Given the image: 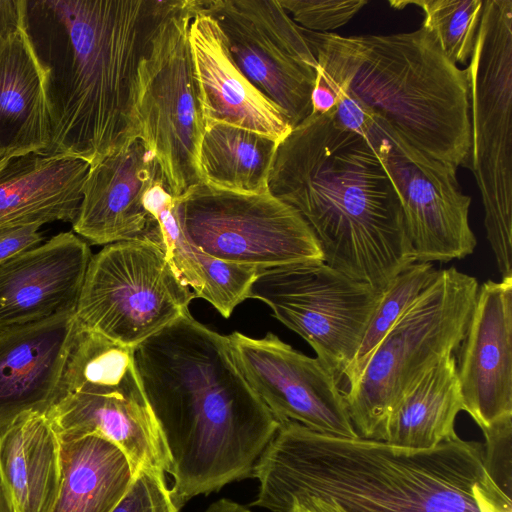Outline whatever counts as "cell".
I'll list each match as a JSON object with an SVG mask.
<instances>
[{
    "mask_svg": "<svg viewBox=\"0 0 512 512\" xmlns=\"http://www.w3.org/2000/svg\"><path fill=\"white\" fill-rule=\"evenodd\" d=\"M456 370L463 410L483 432L512 418V276L479 286Z\"/></svg>",
    "mask_w": 512,
    "mask_h": 512,
    "instance_id": "16",
    "label": "cell"
},
{
    "mask_svg": "<svg viewBox=\"0 0 512 512\" xmlns=\"http://www.w3.org/2000/svg\"><path fill=\"white\" fill-rule=\"evenodd\" d=\"M50 142L45 71L27 35L22 11L16 26L0 40V164L45 152Z\"/></svg>",
    "mask_w": 512,
    "mask_h": 512,
    "instance_id": "22",
    "label": "cell"
},
{
    "mask_svg": "<svg viewBox=\"0 0 512 512\" xmlns=\"http://www.w3.org/2000/svg\"><path fill=\"white\" fill-rule=\"evenodd\" d=\"M24 0H0V40L19 22Z\"/></svg>",
    "mask_w": 512,
    "mask_h": 512,
    "instance_id": "35",
    "label": "cell"
},
{
    "mask_svg": "<svg viewBox=\"0 0 512 512\" xmlns=\"http://www.w3.org/2000/svg\"><path fill=\"white\" fill-rule=\"evenodd\" d=\"M144 206L157 223L155 243L164 252L177 277L196 298L208 301L228 318L237 305L248 299L259 269L221 261L194 246L181 227L176 198L163 180L146 192Z\"/></svg>",
    "mask_w": 512,
    "mask_h": 512,
    "instance_id": "23",
    "label": "cell"
},
{
    "mask_svg": "<svg viewBox=\"0 0 512 512\" xmlns=\"http://www.w3.org/2000/svg\"><path fill=\"white\" fill-rule=\"evenodd\" d=\"M483 443L459 436L430 449L338 437L285 421L257 460L252 506L271 512H480Z\"/></svg>",
    "mask_w": 512,
    "mask_h": 512,
    "instance_id": "3",
    "label": "cell"
},
{
    "mask_svg": "<svg viewBox=\"0 0 512 512\" xmlns=\"http://www.w3.org/2000/svg\"><path fill=\"white\" fill-rule=\"evenodd\" d=\"M469 91L472 170L487 239L502 278L512 276V0H483Z\"/></svg>",
    "mask_w": 512,
    "mask_h": 512,
    "instance_id": "7",
    "label": "cell"
},
{
    "mask_svg": "<svg viewBox=\"0 0 512 512\" xmlns=\"http://www.w3.org/2000/svg\"><path fill=\"white\" fill-rule=\"evenodd\" d=\"M0 512H15L11 495L0 474Z\"/></svg>",
    "mask_w": 512,
    "mask_h": 512,
    "instance_id": "37",
    "label": "cell"
},
{
    "mask_svg": "<svg viewBox=\"0 0 512 512\" xmlns=\"http://www.w3.org/2000/svg\"><path fill=\"white\" fill-rule=\"evenodd\" d=\"M0 474L15 512H51L61 464L60 440L47 414H23L0 435Z\"/></svg>",
    "mask_w": 512,
    "mask_h": 512,
    "instance_id": "24",
    "label": "cell"
},
{
    "mask_svg": "<svg viewBox=\"0 0 512 512\" xmlns=\"http://www.w3.org/2000/svg\"><path fill=\"white\" fill-rule=\"evenodd\" d=\"M181 0H24L23 21L45 71V153L90 165L139 138L138 68Z\"/></svg>",
    "mask_w": 512,
    "mask_h": 512,
    "instance_id": "2",
    "label": "cell"
},
{
    "mask_svg": "<svg viewBox=\"0 0 512 512\" xmlns=\"http://www.w3.org/2000/svg\"><path fill=\"white\" fill-rule=\"evenodd\" d=\"M269 192L296 209L323 262L382 291L415 262L397 191L361 134L331 109L311 114L276 148Z\"/></svg>",
    "mask_w": 512,
    "mask_h": 512,
    "instance_id": "4",
    "label": "cell"
},
{
    "mask_svg": "<svg viewBox=\"0 0 512 512\" xmlns=\"http://www.w3.org/2000/svg\"><path fill=\"white\" fill-rule=\"evenodd\" d=\"M479 284L456 268L434 280L395 322L344 393L358 437L382 440L386 419L403 395L462 343Z\"/></svg>",
    "mask_w": 512,
    "mask_h": 512,
    "instance_id": "6",
    "label": "cell"
},
{
    "mask_svg": "<svg viewBox=\"0 0 512 512\" xmlns=\"http://www.w3.org/2000/svg\"><path fill=\"white\" fill-rule=\"evenodd\" d=\"M236 365L276 420L297 422L325 435L358 437L335 374L273 333L228 335Z\"/></svg>",
    "mask_w": 512,
    "mask_h": 512,
    "instance_id": "15",
    "label": "cell"
},
{
    "mask_svg": "<svg viewBox=\"0 0 512 512\" xmlns=\"http://www.w3.org/2000/svg\"><path fill=\"white\" fill-rule=\"evenodd\" d=\"M59 440L61 483L51 512H111L133 479L125 455L96 435Z\"/></svg>",
    "mask_w": 512,
    "mask_h": 512,
    "instance_id": "26",
    "label": "cell"
},
{
    "mask_svg": "<svg viewBox=\"0 0 512 512\" xmlns=\"http://www.w3.org/2000/svg\"><path fill=\"white\" fill-rule=\"evenodd\" d=\"M292 512H304V511H301V510L295 509V510H293Z\"/></svg>",
    "mask_w": 512,
    "mask_h": 512,
    "instance_id": "38",
    "label": "cell"
},
{
    "mask_svg": "<svg viewBox=\"0 0 512 512\" xmlns=\"http://www.w3.org/2000/svg\"><path fill=\"white\" fill-rule=\"evenodd\" d=\"M175 504L166 473L140 471L120 502L111 512H180Z\"/></svg>",
    "mask_w": 512,
    "mask_h": 512,
    "instance_id": "31",
    "label": "cell"
},
{
    "mask_svg": "<svg viewBox=\"0 0 512 512\" xmlns=\"http://www.w3.org/2000/svg\"><path fill=\"white\" fill-rule=\"evenodd\" d=\"M163 180L158 162L138 138L90 165L73 230L93 244L154 242L157 223L144 206L146 192Z\"/></svg>",
    "mask_w": 512,
    "mask_h": 512,
    "instance_id": "17",
    "label": "cell"
},
{
    "mask_svg": "<svg viewBox=\"0 0 512 512\" xmlns=\"http://www.w3.org/2000/svg\"><path fill=\"white\" fill-rule=\"evenodd\" d=\"M193 292L149 240L105 245L89 262L76 317L85 327L135 349L188 310Z\"/></svg>",
    "mask_w": 512,
    "mask_h": 512,
    "instance_id": "10",
    "label": "cell"
},
{
    "mask_svg": "<svg viewBox=\"0 0 512 512\" xmlns=\"http://www.w3.org/2000/svg\"><path fill=\"white\" fill-rule=\"evenodd\" d=\"M204 512H252L248 507L228 498L211 503Z\"/></svg>",
    "mask_w": 512,
    "mask_h": 512,
    "instance_id": "36",
    "label": "cell"
},
{
    "mask_svg": "<svg viewBox=\"0 0 512 512\" xmlns=\"http://www.w3.org/2000/svg\"><path fill=\"white\" fill-rule=\"evenodd\" d=\"M292 20L305 30L327 33L345 25L367 0H279Z\"/></svg>",
    "mask_w": 512,
    "mask_h": 512,
    "instance_id": "30",
    "label": "cell"
},
{
    "mask_svg": "<svg viewBox=\"0 0 512 512\" xmlns=\"http://www.w3.org/2000/svg\"><path fill=\"white\" fill-rule=\"evenodd\" d=\"M332 114L341 126L363 135L382 162L399 196L415 261L447 263L474 252L471 198L461 190L457 168L421 152L344 94Z\"/></svg>",
    "mask_w": 512,
    "mask_h": 512,
    "instance_id": "9",
    "label": "cell"
},
{
    "mask_svg": "<svg viewBox=\"0 0 512 512\" xmlns=\"http://www.w3.org/2000/svg\"><path fill=\"white\" fill-rule=\"evenodd\" d=\"M92 254L71 231L0 265V330L76 312Z\"/></svg>",
    "mask_w": 512,
    "mask_h": 512,
    "instance_id": "18",
    "label": "cell"
},
{
    "mask_svg": "<svg viewBox=\"0 0 512 512\" xmlns=\"http://www.w3.org/2000/svg\"><path fill=\"white\" fill-rule=\"evenodd\" d=\"M188 40L204 124L226 123L278 143L290 133L283 110L241 72L217 22L200 7L190 22Z\"/></svg>",
    "mask_w": 512,
    "mask_h": 512,
    "instance_id": "20",
    "label": "cell"
},
{
    "mask_svg": "<svg viewBox=\"0 0 512 512\" xmlns=\"http://www.w3.org/2000/svg\"><path fill=\"white\" fill-rule=\"evenodd\" d=\"M59 439L96 435L127 458L133 477L140 471L170 473L168 448L145 396L134 349L119 345L105 366L48 412Z\"/></svg>",
    "mask_w": 512,
    "mask_h": 512,
    "instance_id": "14",
    "label": "cell"
},
{
    "mask_svg": "<svg viewBox=\"0 0 512 512\" xmlns=\"http://www.w3.org/2000/svg\"><path fill=\"white\" fill-rule=\"evenodd\" d=\"M198 8L199 0H181L160 24L138 68L139 139L155 156L175 198L202 182L204 119L188 40Z\"/></svg>",
    "mask_w": 512,
    "mask_h": 512,
    "instance_id": "8",
    "label": "cell"
},
{
    "mask_svg": "<svg viewBox=\"0 0 512 512\" xmlns=\"http://www.w3.org/2000/svg\"><path fill=\"white\" fill-rule=\"evenodd\" d=\"M396 9L415 5L422 9L421 26L431 32L444 55L455 65H468L483 12V0L389 1Z\"/></svg>",
    "mask_w": 512,
    "mask_h": 512,
    "instance_id": "29",
    "label": "cell"
},
{
    "mask_svg": "<svg viewBox=\"0 0 512 512\" xmlns=\"http://www.w3.org/2000/svg\"><path fill=\"white\" fill-rule=\"evenodd\" d=\"M277 145L247 129L205 123L199 156L202 182L239 193H264Z\"/></svg>",
    "mask_w": 512,
    "mask_h": 512,
    "instance_id": "27",
    "label": "cell"
},
{
    "mask_svg": "<svg viewBox=\"0 0 512 512\" xmlns=\"http://www.w3.org/2000/svg\"><path fill=\"white\" fill-rule=\"evenodd\" d=\"M473 495L480 512H512V496L503 492L488 474L474 485Z\"/></svg>",
    "mask_w": 512,
    "mask_h": 512,
    "instance_id": "34",
    "label": "cell"
},
{
    "mask_svg": "<svg viewBox=\"0 0 512 512\" xmlns=\"http://www.w3.org/2000/svg\"><path fill=\"white\" fill-rule=\"evenodd\" d=\"M381 292L318 260L259 269L248 298L266 303L340 381Z\"/></svg>",
    "mask_w": 512,
    "mask_h": 512,
    "instance_id": "12",
    "label": "cell"
},
{
    "mask_svg": "<svg viewBox=\"0 0 512 512\" xmlns=\"http://www.w3.org/2000/svg\"><path fill=\"white\" fill-rule=\"evenodd\" d=\"M437 273L438 270L432 263L415 261L400 271L382 290L358 350L343 374L348 388L357 382L368 359L381 340L406 309L434 280Z\"/></svg>",
    "mask_w": 512,
    "mask_h": 512,
    "instance_id": "28",
    "label": "cell"
},
{
    "mask_svg": "<svg viewBox=\"0 0 512 512\" xmlns=\"http://www.w3.org/2000/svg\"><path fill=\"white\" fill-rule=\"evenodd\" d=\"M90 164L78 157L29 153L0 164V229L75 220Z\"/></svg>",
    "mask_w": 512,
    "mask_h": 512,
    "instance_id": "21",
    "label": "cell"
},
{
    "mask_svg": "<svg viewBox=\"0 0 512 512\" xmlns=\"http://www.w3.org/2000/svg\"><path fill=\"white\" fill-rule=\"evenodd\" d=\"M238 68L294 128L312 114L318 62L303 28L279 0H199Z\"/></svg>",
    "mask_w": 512,
    "mask_h": 512,
    "instance_id": "13",
    "label": "cell"
},
{
    "mask_svg": "<svg viewBox=\"0 0 512 512\" xmlns=\"http://www.w3.org/2000/svg\"><path fill=\"white\" fill-rule=\"evenodd\" d=\"M76 312L0 330V435L21 415L57 403Z\"/></svg>",
    "mask_w": 512,
    "mask_h": 512,
    "instance_id": "19",
    "label": "cell"
},
{
    "mask_svg": "<svg viewBox=\"0 0 512 512\" xmlns=\"http://www.w3.org/2000/svg\"><path fill=\"white\" fill-rule=\"evenodd\" d=\"M42 224L33 223L0 229V265L43 242Z\"/></svg>",
    "mask_w": 512,
    "mask_h": 512,
    "instance_id": "33",
    "label": "cell"
},
{
    "mask_svg": "<svg viewBox=\"0 0 512 512\" xmlns=\"http://www.w3.org/2000/svg\"><path fill=\"white\" fill-rule=\"evenodd\" d=\"M483 434L486 472L503 492L512 496V418Z\"/></svg>",
    "mask_w": 512,
    "mask_h": 512,
    "instance_id": "32",
    "label": "cell"
},
{
    "mask_svg": "<svg viewBox=\"0 0 512 512\" xmlns=\"http://www.w3.org/2000/svg\"><path fill=\"white\" fill-rule=\"evenodd\" d=\"M134 360L170 455L175 504L252 478L280 423L236 365L228 336L187 310L139 344Z\"/></svg>",
    "mask_w": 512,
    "mask_h": 512,
    "instance_id": "1",
    "label": "cell"
},
{
    "mask_svg": "<svg viewBox=\"0 0 512 512\" xmlns=\"http://www.w3.org/2000/svg\"><path fill=\"white\" fill-rule=\"evenodd\" d=\"M176 206L187 239L221 261L258 269L323 261L307 222L269 190L247 194L201 182L176 198Z\"/></svg>",
    "mask_w": 512,
    "mask_h": 512,
    "instance_id": "11",
    "label": "cell"
},
{
    "mask_svg": "<svg viewBox=\"0 0 512 512\" xmlns=\"http://www.w3.org/2000/svg\"><path fill=\"white\" fill-rule=\"evenodd\" d=\"M463 403L455 354L425 373L388 415L382 440L409 449H430L458 437L455 420Z\"/></svg>",
    "mask_w": 512,
    "mask_h": 512,
    "instance_id": "25",
    "label": "cell"
},
{
    "mask_svg": "<svg viewBox=\"0 0 512 512\" xmlns=\"http://www.w3.org/2000/svg\"><path fill=\"white\" fill-rule=\"evenodd\" d=\"M303 32L318 62L312 114L329 111L344 94L431 158L468 167L466 72L431 32L423 26L390 35Z\"/></svg>",
    "mask_w": 512,
    "mask_h": 512,
    "instance_id": "5",
    "label": "cell"
}]
</instances>
